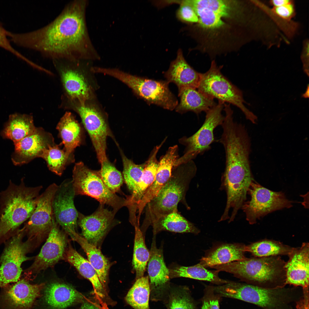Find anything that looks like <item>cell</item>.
<instances>
[{
    "instance_id": "12",
    "label": "cell",
    "mask_w": 309,
    "mask_h": 309,
    "mask_svg": "<svg viewBox=\"0 0 309 309\" xmlns=\"http://www.w3.org/2000/svg\"><path fill=\"white\" fill-rule=\"evenodd\" d=\"M247 193L250 199L244 203L241 209L250 224L255 223L257 219L269 213L292 206V202L286 198L283 193L271 191L254 180L251 182Z\"/></svg>"
},
{
    "instance_id": "13",
    "label": "cell",
    "mask_w": 309,
    "mask_h": 309,
    "mask_svg": "<svg viewBox=\"0 0 309 309\" xmlns=\"http://www.w3.org/2000/svg\"><path fill=\"white\" fill-rule=\"evenodd\" d=\"M58 187L53 183L40 195L35 210L23 228L34 248L48 237L51 229L54 218L52 203Z\"/></svg>"
},
{
    "instance_id": "44",
    "label": "cell",
    "mask_w": 309,
    "mask_h": 309,
    "mask_svg": "<svg viewBox=\"0 0 309 309\" xmlns=\"http://www.w3.org/2000/svg\"><path fill=\"white\" fill-rule=\"evenodd\" d=\"M301 59L303 65V69L304 73L309 76V41L305 40L304 42Z\"/></svg>"
},
{
    "instance_id": "37",
    "label": "cell",
    "mask_w": 309,
    "mask_h": 309,
    "mask_svg": "<svg viewBox=\"0 0 309 309\" xmlns=\"http://www.w3.org/2000/svg\"><path fill=\"white\" fill-rule=\"evenodd\" d=\"M62 144L49 146L43 150L40 157L45 161L49 169L59 176L62 174L69 163L74 161V157L68 156L64 148H60Z\"/></svg>"
},
{
    "instance_id": "45",
    "label": "cell",
    "mask_w": 309,
    "mask_h": 309,
    "mask_svg": "<svg viewBox=\"0 0 309 309\" xmlns=\"http://www.w3.org/2000/svg\"><path fill=\"white\" fill-rule=\"evenodd\" d=\"M79 309H101L96 304L88 301H83Z\"/></svg>"
},
{
    "instance_id": "19",
    "label": "cell",
    "mask_w": 309,
    "mask_h": 309,
    "mask_svg": "<svg viewBox=\"0 0 309 309\" xmlns=\"http://www.w3.org/2000/svg\"><path fill=\"white\" fill-rule=\"evenodd\" d=\"M14 143L15 150L11 160L15 165L26 164L40 157L45 149L55 144L52 135L41 128H36L32 134Z\"/></svg>"
},
{
    "instance_id": "27",
    "label": "cell",
    "mask_w": 309,
    "mask_h": 309,
    "mask_svg": "<svg viewBox=\"0 0 309 309\" xmlns=\"http://www.w3.org/2000/svg\"><path fill=\"white\" fill-rule=\"evenodd\" d=\"M196 89L186 88L178 90L180 101L175 109L176 112L183 113L191 111L198 114L217 104L214 99Z\"/></svg>"
},
{
    "instance_id": "5",
    "label": "cell",
    "mask_w": 309,
    "mask_h": 309,
    "mask_svg": "<svg viewBox=\"0 0 309 309\" xmlns=\"http://www.w3.org/2000/svg\"><path fill=\"white\" fill-rule=\"evenodd\" d=\"M214 290L219 296L239 300L263 309H293V304L303 295L300 287L268 288L229 281Z\"/></svg>"
},
{
    "instance_id": "33",
    "label": "cell",
    "mask_w": 309,
    "mask_h": 309,
    "mask_svg": "<svg viewBox=\"0 0 309 309\" xmlns=\"http://www.w3.org/2000/svg\"><path fill=\"white\" fill-rule=\"evenodd\" d=\"M170 278L183 277L210 282L218 285L227 283L228 281L220 278L218 271H211L199 264L191 266H180L169 270Z\"/></svg>"
},
{
    "instance_id": "4",
    "label": "cell",
    "mask_w": 309,
    "mask_h": 309,
    "mask_svg": "<svg viewBox=\"0 0 309 309\" xmlns=\"http://www.w3.org/2000/svg\"><path fill=\"white\" fill-rule=\"evenodd\" d=\"M197 171L193 160L173 168L169 179L145 207L144 218L140 229L142 232L160 217L178 211L180 202L190 209L185 201V195Z\"/></svg>"
},
{
    "instance_id": "32",
    "label": "cell",
    "mask_w": 309,
    "mask_h": 309,
    "mask_svg": "<svg viewBox=\"0 0 309 309\" xmlns=\"http://www.w3.org/2000/svg\"><path fill=\"white\" fill-rule=\"evenodd\" d=\"M154 234L163 230L177 233H199L200 231L193 223L182 216L178 211L162 216L152 224Z\"/></svg>"
},
{
    "instance_id": "11",
    "label": "cell",
    "mask_w": 309,
    "mask_h": 309,
    "mask_svg": "<svg viewBox=\"0 0 309 309\" xmlns=\"http://www.w3.org/2000/svg\"><path fill=\"white\" fill-rule=\"evenodd\" d=\"M25 235L24 229H19L8 240L0 257V287L3 288L9 283L17 282L22 270V263L31 258L26 254L33 248L28 240L23 242Z\"/></svg>"
},
{
    "instance_id": "39",
    "label": "cell",
    "mask_w": 309,
    "mask_h": 309,
    "mask_svg": "<svg viewBox=\"0 0 309 309\" xmlns=\"http://www.w3.org/2000/svg\"><path fill=\"white\" fill-rule=\"evenodd\" d=\"M123 166V172L124 180L132 193L136 186L144 167L145 162L137 165L128 159L121 151Z\"/></svg>"
},
{
    "instance_id": "20",
    "label": "cell",
    "mask_w": 309,
    "mask_h": 309,
    "mask_svg": "<svg viewBox=\"0 0 309 309\" xmlns=\"http://www.w3.org/2000/svg\"><path fill=\"white\" fill-rule=\"evenodd\" d=\"M153 239L150 251L147 270L152 300H162L169 287L170 272L164 262L162 250L157 248Z\"/></svg>"
},
{
    "instance_id": "16",
    "label": "cell",
    "mask_w": 309,
    "mask_h": 309,
    "mask_svg": "<svg viewBox=\"0 0 309 309\" xmlns=\"http://www.w3.org/2000/svg\"><path fill=\"white\" fill-rule=\"evenodd\" d=\"M67 243L65 234L60 229L54 217L52 227L45 243L25 272L30 274L38 273L54 265L63 258Z\"/></svg>"
},
{
    "instance_id": "47",
    "label": "cell",
    "mask_w": 309,
    "mask_h": 309,
    "mask_svg": "<svg viewBox=\"0 0 309 309\" xmlns=\"http://www.w3.org/2000/svg\"><path fill=\"white\" fill-rule=\"evenodd\" d=\"M99 300L101 305V309H109L106 303L103 302L100 299H99Z\"/></svg>"
},
{
    "instance_id": "23",
    "label": "cell",
    "mask_w": 309,
    "mask_h": 309,
    "mask_svg": "<svg viewBox=\"0 0 309 309\" xmlns=\"http://www.w3.org/2000/svg\"><path fill=\"white\" fill-rule=\"evenodd\" d=\"M161 146V144L157 146L152 151L145 162L144 167L136 186L131 195L126 197L127 207L130 214H136L138 204L154 179L159 163L157 155Z\"/></svg>"
},
{
    "instance_id": "48",
    "label": "cell",
    "mask_w": 309,
    "mask_h": 309,
    "mask_svg": "<svg viewBox=\"0 0 309 309\" xmlns=\"http://www.w3.org/2000/svg\"><path fill=\"white\" fill-rule=\"evenodd\" d=\"M302 97H304V98H308L309 97V85H308V86H307V90H306L305 92L302 95Z\"/></svg>"
},
{
    "instance_id": "35",
    "label": "cell",
    "mask_w": 309,
    "mask_h": 309,
    "mask_svg": "<svg viewBox=\"0 0 309 309\" xmlns=\"http://www.w3.org/2000/svg\"><path fill=\"white\" fill-rule=\"evenodd\" d=\"M139 225L138 223L134 225L135 231L132 264L136 280L143 276L150 258V252L146 246Z\"/></svg>"
},
{
    "instance_id": "14",
    "label": "cell",
    "mask_w": 309,
    "mask_h": 309,
    "mask_svg": "<svg viewBox=\"0 0 309 309\" xmlns=\"http://www.w3.org/2000/svg\"><path fill=\"white\" fill-rule=\"evenodd\" d=\"M74 108L81 119L101 163L108 159L106 152L107 137L114 138L106 118L97 108L86 102H78Z\"/></svg>"
},
{
    "instance_id": "29",
    "label": "cell",
    "mask_w": 309,
    "mask_h": 309,
    "mask_svg": "<svg viewBox=\"0 0 309 309\" xmlns=\"http://www.w3.org/2000/svg\"><path fill=\"white\" fill-rule=\"evenodd\" d=\"M56 129L66 154L69 157H74V149L82 142V132L80 124L71 113L66 112L57 124Z\"/></svg>"
},
{
    "instance_id": "18",
    "label": "cell",
    "mask_w": 309,
    "mask_h": 309,
    "mask_svg": "<svg viewBox=\"0 0 309 309\" xmlns=\"http://www.w3.org/2000/svg\"><path fill=\"white\" fill-rule=\"evenodd\" d=\"M100 204L98 208L89 215L78 212L77 223L82 230L83 237L97 248L110 229L118 222L115 219V213Z\"/></svg>"
},
{
    "instance_id": "3",
    "label": "cell",
    "mask_w": 309,
    "mask_h": 309,
    "mask_svg": "<svg viewBox=\"0 0 309 309\" xmlns=\"http://www.w3.org/2000/svg\"><path fill=\"white\" fill-rule=\"evenodd\" d=\"M42 188L41 185L27 187L23 179L19 185L10 181L7 189L0 192V244L16 234L29 219Z\"/></svg>"
},
{
    "instance_id": "46",
    "label": "cell",
    "mask_w": 309,
    "mask_h": 309,
    "mask_svg": "<svg viewBox=\"0 0 309 309\" xmlns=\"http://www.w3.org/2000/svg\"><path fill=\"white\" fill-rule=\"evenodd\" d=\"M292 0H271L270 1V4L273 7L280 6L290 2Z\"/></svg>"
},
{
    "instance_id": "24",
    "label": "cell",
    "mask_w": 309,
    "mask_h": 309,
    "mask_svg": "<svg viewBox=\"0 0 309 309\" xmlns=\"http://www.w3.org/2000/svg\"><path fill=\"white\" fill-rule=\"evenodd\" d=\"M62 83L70 99L84 103L90 98L91 91L85 78L80 72L69 66L61 70Z\"/></svg>"
},
{
    "instance_id": "17",
    "label": "cell",
    "mask_w": 309,
    "mask_h": 309,
    "mask_svg": "<svg viewBox=\"0 0 309 309\" xmlns=\"http://www.w3.org/2000/svg\"><path fill=\"white\" fill-rule=\"evenodd\" d=\"M45 284H31L22 279L0 292V309H32Z\"/></svg>"
},
{
    "instance_id": "21",
    "label": "cell",
    "mask_w": 309,
    "mask_h": 309,
    "mask_svg": "<svg viewBox=\"0 0 309 309\" xmlns=\"http://www.w3.org/2000/svg\"><path fill=\"white\" fill-rule=\"evenodd\" d=\"M285 269L286 284L300 287H309V245L303 243L299 247H294L288 255Z\"/></svg>"
},
{
    "instance_id": "7",
    "label": "cell",
    "mask_w": 309,
    "mask_h": 309,
    "mask_svg": "<svg viewBox=\"0 0 309 309\" xmlns=\"http://www.w3.org/2000/svg\"><path fill=\"white\" fill-rule=\"evenodd\" d=\"M103 74L119 80L130 88L148 104H154L172 110L178 100L170 90L166 80H155L133 75L115 69L103 68Z\"/></svg>"
},
{
    "instance_id": "22",
    "label": "cell",
    "mask_w": 309,
    "mask_h": 309,
    "mask_svg": "<svg viewBox=\"0 0 309 309\" xmlns=\"http://www.w3.org/2000/svg\"><path fill=\"white\" fill-rule=\"evenodd\" d=\"M166 81L173 83L178 90L186 88H197L201 73L195 71L187 62L182 50L179 49L176 59L172 61L169 69L164 73Z\"/></svg>"
},
{
    "instance_id": "31",
    "label": "cell",
    "mask_w": 309,
    "mask_h": 309,
    "mask_svg": "<svg viewBox=\"0 0 309 309\" xmlns=\"http://www.w3.org/2000/svg\"><path fill=\"white\" fill-rule=\"evenodd\" d=\"M36 128L31 116L15 113L9 116L1 134L14 142L31 134Z\"/></svg>"
},
{
    "instance_id": "30",
    "label": "cell",
    "mask_w": 309,
    "mask_h": 309,
    "mask_svg": "<svg viewBox=\"0 0 309 309\" xmlns=\"http://www.w3.org/2000/svg\"><path fill=\"white\" fill-rule=\"evenodd\" d=\"M72 235V239L77 242L86 253L88 260L96 270L105 289L110 267L109 261L98 248L88 243L76 232Z\"/></svg>"
},
{
    "instance_id": "6",
    "label": "cell",
    "mask_w": 309,
    "mask_h": 309,
    "mask_svg": "<svg viewBox=\"0 0 309 309\" xmlns=\"http://www.w3.org/2000/svg\"><path fill=\"white\" fill-rule=\"evenodd\" d=\"M285 262L280 256L253 257L211 268L232 274L247 284L265 288L286 286Z\"/></svg>"
},
{
    "instance_id": "34",
    "label": "cell",
    "mask_w": 309,
    "mask_h": 309,
    "mask_svg": "<svg viewBox=\"0 0 309 309\" xmlns=\"http://www.w3.org/2000/svg\"><path fill=\"white\" fill-rule=\"evenodd\" d=\"M293 248L279 241L265 239L246 245L245 251L250 253L254 257H265L288 255Z\"/></svg>"
},
{
    "instance_id": "43",
    "label": "cell",
    "mask_w": 309,
    "mask_h": 309,
    "mask_svg": "<svg viewBox=\"0 0 309 309\" xmlns=\"http://www.w3.org/2000/svg\"><path fill=\"white\" fill-rule=\"evenodd\" d=\"M219 297L214 292L213 286L207 287L202 299L201 309H219Z\"/></svg>"
},
{
    "instance_id": "40",
    "label": "cell",
    "mask_w": 309,
    "mask_h": 309,
    "mask_svg": "<svg viewBox=\"0 0 309 309\" xmlns=\"http://www.w3.org/2000/svg\"><path fill=\"white\" fill-rule=\"evenodd\" d=\"M168 309H196L195 303L188 289H178L169 296Z\"/></svg>"
},
{
    "instance_id": "1",
    "label": "cell",
    "mask_w": 309,
    "mask_h": 309,
    "mask_svg": "<svg viewBox=\"0 0 309 309\" xmlns=\"http://www.w3.org/2000/svg\"><path fill=\"white\" fill-rule=\"evenodd\" d=\"M86 0L67 4L60 14L43 27L20 34L9 33L12 41L54 60H75L100 58L89 34L86 14Z\"/></svg>"
},
{
    "instance_id": "42",
    "label": "cell",
    "mask_w": 309,
    "mask_h": 309,
    "mask_svg": "<svg viewBox=\"0 0 309 309\" xmlns=\"http://www.w3.org/2000/svg\"><path fill=\"white\" fill-rule=\"evenodd\" d=\"M271 10L274 15L286 21H290L296 14L294 3L292 0L289 3L283 5L273 7Z\"/></svg>"
},
{
    "instance_id": "10",
    "label": "cell",
    "mask_w": 309,
    "mask_h": 309,
    "mask_svg": "<svg viewBox=\"0 0 309 309\" xmlns=\"http://www.w3.org/2000/svg\"><path fill=\"white\" fill-rule=\"evenodd\" d=\"M224 104L219 101L217 104L206 112L204 122L198 131L191 136L180 140L186 148L183 155L178 159L177 165L192 160L211 149V145L215 141L214 130L221 126L224 119L222 114Z\"/></svg>"
},
{
    "instance_id": "38",
    "label": "cell",
    "mask_w": 309,
    "mask_h": 309,
    "mask_svg": "<svg viewBox=\"0 0 309 309\" xmlns=\"http://www.w3.org/2000/svg\"><path fill=\"white\" fill-rule=\"evenodd\" d=\"M100 164L101 167L99 172L104 184L113 193L118 192L123 181L121 172L108 159Z\"/></svg>"
},
{
    "instance_id": "28",
    "label": "cell",
    "mask_w": 309,
    "mask_h": 309,
    "mask_svg": "<svg viewBox=\"0 0 309 309\" xmlns=\"http://www.w3.org/2000/svg\"><path fill=\"white\" fill-rule=\"evenodd\" d=\"M63 258L91 282L98 298H103L105 296V288L96 270L89 261L78 252L70 243L67 246Z\"/></svg>"
},
{
    "instance_id": "8",
    "label": "cell",
    "mask_w": 309,
    "mask_h": 309,
    "mask_svg": "<svg viewBox=\"0 0 309 309\" xmlns=\"http://www.w3.org/2000/svg\"><path fill=\"white\" fill-rule=\"evenodd\" d=\"M222 67V66H217L215 60H213L209 70L204 73H201L198 90L213 99H217L219 101L236 106L247 119L256 124L257 116L244 106V103L246 102L242 91L221 73Z\"/></svg>"
},
{
    "instance_id": "26",
    "label": "cell",
    "mask_w": 309,
    "mask_h": 309,
    "mask_svg": "<svg viewBox=\"0 0 309 309\" xmlns=\"http://www.w3.org/2000/svg\"><path fill=\"white\" fill-rule=\"evenodd\" d=\"M246 245L243 244H225L209 252L198 264L205 268L242 260L245 256Z\"/></svg>"
},
{
    "instance_id": "36",
    "label": "cell",
    "mask_w": 309,
    "mask_h": 309,
    "mask_svg": "<svg viewBox=\"0 0 309 309\" xmlns=\"http://www.w3.org/2000/svg\"><path fill=\"white\" fill-rule=\"evenodd\" d=\"M150 288L148 276L139 278L128 292L127 302L134 309H149Z\"/></svg>"
},
{
    "instance_id": "41",
    "label": "cell",
    "mask_w": 309,
    "mask_h": 309,
    "mask_svg": "<svg viewBox=\"0 0 309 309\" xmlns=\"http://www.w3.org/2000/svg\"><path fill=\"white\" fill-rule=\"evenodd\" d=\"M177 16L181 21L191 24H196L198 18L190 0H184L181 2L177 12Z\"/></svg>"
},
{
    "instance_id": "9",
    "label": "cell",
    "mask_w": 309,
    "mask_h": 309,
    "mask_svg": "<svg viewBox=\"0 0 309 309\" xmlns=\"http://www.w3.org/2000/svg\"><path fill=\"white\" fill-rule=\"evenodd\" d=\"M72 180L75 195H86L93 198L100 204L111 207L115 213L122 207H127L126 199L113 193L107 187L99 171L89 169L82 162L75 164Z\"/></svg>"
},
{
    "instance_id": "2",
    "label": "cell",
    "mask_w": 309,
    "mask_h": 309,
    "mask_svg": "<svg viewBox=\"0 0 309 309\" xmlns=\"http://www.w3.org/2000/svg\"><path fill=\"white\" fill-rule=\"evenodd\" d=\"M198 18L197 48L213 58L237 51L250 41L251 1L190 0Z\"/></svg>"
},
{
    "instance_id": "25",
    "label": "cell",
    "mask_w": 309,
    "mask_h": 309,
    "mask_svg": "<svg viewBox=\"0 0 309 309\" xmlns=\"http://www.w3.org/2000/svg\"><path fill=\"white\" fill-rule=\"evenodd\" d=\"M44 298L53 309H64L83 301V297L72 286L58 282L50 283L45 288Z\"/></svg>"
},
{
    "instance_id": "15",
    "label": "cell",
    "mask_w": 309,
    "mask_h": 309,
    "mask_svg": "<svg viewBox=\"0 0 309 309\" xmlns=\"http://www.w3.org/2000/svg\"><path fill=\"white\" fill-rule=\"evenodd\" d=\"M75 196L72 179H66L58 186L52 203L56 222L70 237L77 227L78 212L74 204Z\"/></svg>"
}]
</instances>
